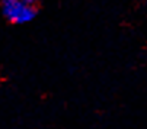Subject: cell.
I'll return each instance as SVG.
<instances>
[{
  "label": "cell",
  "mask_w": 147,
  "mask_h": 129,
  "mask_svg": "<svg viewBox=\"0 0 147 129\" xmlns=\"http://www.w3.org/2000/svg\"><path fill=\"white\" fill-rule=\"evenodd\" d=\"M3 17L12 25H26L36 17L39 0H2Z\"/></svg>",
  "instance_id": "cell-1"
}]
</instances>
